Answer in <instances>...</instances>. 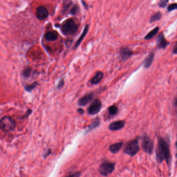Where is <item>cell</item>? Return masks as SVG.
Instances as JSON below:
<instances>
[{
	"label": "cell",
	"mask_w": 177,
	"mask_h": 177,
	"mask_svg": "<svg viewBox=\"0 0 177 177\" xmlns=\"http://www.w3.org/2000/svg\"><path fill=\"white\" fill-rule=\"evenodd\" d=\"M126 124V122L123 120H118L111 123L109 124L108 128L112 131H118L124 128Z\"/></svg>",
	"instance_id": "cell-9"
},
{
	"label": "cell",
	"mask_w": 177,
	"mask_h": 177,
	"mask_svg": "<svg viewBox=\"0 0 177 177\" xmlns=\"http://www.w3.org/2000/svg\"><path fill=\"white\" fill-rule=\"evenodd\" d=\"M51 150L49 149V150H48L45 153V155H44L45 158H46L47 156H48L49 154H51Z\"/></svg>",
	"instance_id": "cell-32"
},
{
	"label": "cell",
	"mask_w": 177,
	"mask_h": 177,
	"mask_svg": "<svg viewBox=\"0 0 177 177\" xmlns=\"http://www.w3.org/2000/svg\"><path fill=\"white\" fill-rule=\"evenodd\" d=\"M172 53L174 54V55L177 54V41L176 42V43L175 44V45H174V49H173V50H172Z\"/></svg>",
	"instance_id": "cell-31"
},
{
	"label": "cell",
	"mask_w": 177,
	"mask_h": 177,
	"mask_svg": "<svg viewBox=\"0 0 177 177\" xmlns=\"http://www.w3.org/2000/svg\"><path fill=\"white\" fill-rule=\"evenodd\" d=\"M89 25H85V28L83 29V32L82 33L81 35L79 37V38H78V39L77 40L76 44H75V46H74V49H77L78 48V47L80 45V44H81L82 41H83V39L85 38V36L87 34L88 31H89Z\"/></svg>",
	"instance_id": "cell-13"
},
{
	"label": "cell",
	"mask_w": 177,
	"mask_h": 177,
	"mask_svg": "<svg viewBox=\"0 0 177 177\" xmlns=\"http://www.w3.org/2000/svg\"><path fill=\"white\" fill-rule=\"evenodd\" d=\"M32 68L30 67H27L23 69L22 71V75L25 78H29L32 72Z\"/></svg>",
	"instance_id": "cell-24"
},
{
	"label": "cell",
	"mask_w": 177,
	"mask_h": 177,
	"mask_svg": "<svg viewBox=\"0 0 177 177\" xmlns=\"http://www.w3.org/2000/svg\"><path fill=\"white\" fill-rule=\"evenodd\" d=\"M159 29H160V28L158 27H155L153 30L151 31L149 33H148L147 35L144 37V39H151L154 36L156 35L157 33H158Z\"/></svg>",
	"instance_id": "cell-20"
},
{
	"label": "cell",
	"mask_w": 177,
	"mask_h": 177,
	"mask_svg": "<svg viewBox=\"0 0 177 177\" xmlns=\"http://www.w3.org/2000/svg\"><path fill=\"white\" fill-rule=\"evenodd\" d=\"M169 0H160L158 3V5L161 8L165 7L168 3Z\"/></svg>",
	"instance_id": "cell-26"
},
{
	"label": "cell",
	"mask_w": 177,
	"mask_h": 177,
	"mask_svg": "<svg viewBox=\"0 0 177 177\" xmlns=\"http://www.w3.org/2000/svg\"><path fill=\"white\" fill-rule=\"evenodd\" d=\"M162 17V14L160 12H157L151 17L150 19V23L154 22L156 21H158L161 19Z\"/></svg>",
	"instance_id": "cell-22"
},
{
	"label": "cell",
	"mask_w": 177,
	"mask_h": 177,
	"mask_svg": "<svg viewBox=\"0 0 177 177\" xmlns=\"http://www.w3.org/2000/svg\"><path fill=\"white\" fill-rule=\"evenodd\" d=\"M94 94L90 93L85 96H83L81 98H80L78 101V105L80 106H85L89 103L93 98Z\"/></svg>",
	"instance_id": "cell-10"
},
{
	"label": "cell",
	"mask_w": 177,
	"mask_h": 177,
	"mask_svg": "<svg viewBox=\"0 0 177 177\" xmlns=\"http://www.w3.org/2000/svg\"><path fill=\"white\" fill-rule=\"evenodd\" d=\"M82 4H83V5L85 6V8H86V9H87V4H86V3L85 2H84L83 1H82Z\"/></svg>",
	"instance_id": "cell-34"
},
{
	"label": "cell",
	"mask_w": 177,
	"mask_h": 177,
	"mask_svg": "<svg viewBox=\"0 0 177 177\" xmlns=\"http://www.w3.org/2000/svg\"><path fill=\"white\" fill-rule=\"evenodd\" d=\"M102 104L100 100L96 98L93 102L87 109V113L90 115H95L101 111Z\"/></svg>",
	"instance_id": "cell-6"
},
{
	"label": "cell",
	"mask_w": 177,
	"mask_h": 177,
	"mask_svg": "<svg viewBox=\"0 0 177 177\" xmlns=\"http://www.w3.org/2000/svg\"><path fill=\"white\" fill-rule=\"evenodd\" d=\"M74 5L71 0H63V13H65L67 12L69 8L71 10Z\"/></svg>",
	"instance_id": "cell-18"
},
{
	"label": "cell",
	"mask_w": 177,
	"mask_h": 177,
	"mask_svg": "<svg viewBox=\"0 0 177 177\" xmlns=\"http://www.w3.org/2000/svg\"><path fill=\"white\" fill-rule=\"evenodd\" d=\"M32 112V110L31 109H28L27 112V113L25 114V116L22 118H27L28 117L30 116V114H31Z\"/></svg>",
	"instance_id": "cell-30"
},
{
	"label": "cell",
	"mask_w": 177,
	"mask_h": 177,
	"mask_svg": "<svg viewBox=\"0 0 177 177\" xmlns=\"http://www.w3.org/2000/svg\"><path fill=\"white\" fill-rule=\"evenodd\" d=\"M177 9V3H173L170 5H169L167 8L168 11H171Z\"/></svg>",
	"instance_id": "cell-27"
},
{
	"label": "cell",
	"mask_w": 177,
	"mask_h": 177,
	"mask_svg": "<svg viewBox=\"0 0 177 177\" xmlns=\"http://www.w3.org/2000/svg\"><path fill=\"white\" fill-rule=\"evenodd\" d=\"M168 43L164 37L163 34L161 33L157 37V46L159 49H164L166 48Z\"/></svg>",
	"instance_id": "cell-12"
},
{
	"label": "cell",
	"mask_w": 177,
	"mask_h": 177,
	"mask_svg": "<svg viewBox=\"0 0 177 177\" xmlns=\"http://www.w3.org/2000/svg\"><path fill=\"white\" fill-rule=\"evenodd\" d=\"M78 112H79L80 114H82L84 113V110L83 109H81V108H79V109H78Z\"/></svg>",
	"instance_id": "cell-33"
},
{
	"label": "cell",
	"mask_w": 177,
	"mask_h": 177,
	"mask_svg": "<svg viewBox=\"0 0 177 177\" xmlns=\"http://www.w3.org/2000/svg\"><path fill=\"white\" fill-rule=\"evenodd\" d=\"M156 158L160 163H162L164 160L167 163L169 162L170 158L169 146L163 138H160L158 140V147L156 151Z\"/></svg>",
	"instance_id": "cell-1"
},
{
	"label": "cell",
	"mask_w": 177,
	"mask_h": 177,
	"mask_svg": "<svg viewBox=\"0 0 177 177\" xmlns=\"http://www.w3.org/2000/svg\"><path fill=\"white\" fill-rule=\"evenodd\" d=\"M142 147L145 152L151 154L153 150V143L149 137L145 136L143 137L142 142Z\"/></svg>",
	"instance_id": "cell-7"
},
{
	"label": "cell",
	"mask_w": 177,
	"mask_h": 177,
	"mask_svg": "<svg viewBox=\"0 0 177 177\" xmlns=\"http://www.w3.org/2000/svg\"><path fill=\"white\" fill-rule=\"evenodd\" d=\"M139 151V144L137 139H133L128 142L124 149V152L131 156H135Z\"/></svg>",
	"instance_id": "cell-4"
},
{
	"label": "cell",
	"mask_w": 177,
	"mask_h": 177,
	"mask_svg": "<svg viewBox=\"0 0 177 177\" xmlns=\"http://www.w3.org/2000/svg\"><path fill=\"white\" fill-rule=\"evenodd\" d=\"M78 11H79V7L76 4H74L69 11V14H71L73 15H75L78 13Z\"/></svg>",
	"instance_id": "cell-25"
},
{
	"label": "cell",
	"mask_w": 177,
	"mask_h": 177,
	"mask_svg": "<svg viewBox=\"0 0 177 177\" xmlns=\"http://www.w3.org/2000/svg\"><path fill=\"white\" fill-rule=\"evenodd\" d=\"M176 146H177V142L176 143Z\"/></svg>",
	"instance_id": "cell-35"
},
{
	"label": "cell",
	"mask_w": 177,
	"mask_h": 177,
	"mask_svg": "<svg viewBox=\"0 0 177 177\" xmlns=\"http://www.w3.org/2000/svg\"><path fill=\"white\" fill-rule=\"evenodd\" d=\"M119 53L122 60H126L131 57L133 54V52L128 47H122L120 49Z\"/></svg>",
	"instance_id": "cell-11"
},
{
	"label": "cell",
	"mask_w": 177,
	"mask_h": 177,
	"mask_svg": "<svg viewBox=\"0 0 177 177\" xmlns=\"http://www.w3.org/2000/svg\"><path fill=\"white\" fill-rule=\"evenodd\" d=\"M49 16V13L47 9L44 6L38 7L36 11V16L40 20H45Z\"/></svg>",
	"instance_id": "cell-8"
},
{
	"label": "cell",
	"mask_w": 177,
	"mask_h": 177,
	"mask_svg": "<svg viewBox=\"0 0 177 177\" xmlns=\"http://www.w3.org/2000/svg\"><path fill=\"white\" fill-rule=\"evenodd\" d=\"M16 128V122L10 116H4L0 119V129L5 132L14 131Z\"/></svg>",
	"instance_id": "cell-3"
},
{
	"label": "cell",
	"mask_w": 177,
	"mask_h": 177,
	"mask_svg": "<svg viewBox=\"0 0 177 177\" xmlns=\"http://www.w3.org/2000/svg\"><path fill=\"white\" fill-rule=\"evenodd\" d=\"M100 119L98 118H97L93 121V122L88 127V128L87 130V132H89L90 131H92L93 129L96 128L98 127V126H100Z\"/></svg>",
	"instance_id": "cell-19"
},
{
	"label": "cell",
	"mask_w": 177,
	"mask_h": 177,
	"mask_svg": "<svg viewBox=\"0 0 177 177\" xmlns=\"http://www.w3.org/2000/svg\"><path fill=\"white\" fill-rule=\"evenodd\" d=\"M104 73L102 71H98L95 76L91 80V83L93 85H97L99 83L103 78Z\"/></svg>",
	"instance_id": "cell-16"
},
{
	"label": "cell",
	"mask_w": 177,
	"mask_h": 177,
	"mask_svg": "<svg viewBox=\"0 0 177 177\" xmlns=\"http://www.w3.org/2000/svg\"><path fill=\"white\" fill-rule=\"evenodd\" d=\"M108 112L110 115L115 116L116 114H117L118 112V108L116 106L112 105V106L109 107V108L108 109Z\"/></svg>",
	"instance_id": "cell-23"
},
{
	"label": "cell",
	"mask_w": 177,
	"mask_h": 177,
	"mask_svg": "<svg viewBox=\"0 0 177 177\" xmlns=\"http://www.w3.org/2000/svg\"><path fill=\"white\" fill-rule=\"evenodd\" d=\"M154 57V54L151 53L148 55L144 61V67L146 68H149L151 65Z\"/></svg>",
	"instance_id": "cell-17"
},
{
	"label": "cell",
	"mask_w": 177,
	"mask_h": 177,
	"mask_svg": "<svg viewBox=\"0 0 177 177\" xmlns=\"http://www.w3.org/2000/svg\"><path fill=\"white\" fill-rule=\"evenodd\" d=\"M64 79H61L60 81L59 82V83H58V85H57V89H60L62 88L63 87V86H64Z\"/></svg>",
	"instance_id": "cell-28"
},
{
	"label": "cell",
	"mask_w": 177,
	"mask_h": 177,
	"mask_svg": "<svg viewBox=\"0 0 177 177\" xmlns=\"http://www.w3.org/2000/svg\"><path fill=\"white\" fill-rule=\"evenodd\" d=\"M115 168V163L110 162H105L102 164L100 168L99 172L100 174L104 176H107L111 174L114 171Z\"/></svg>",
	"instance_id": "cell-5"
},
{
	"label": "cell",
	"mask_w": 177,
	"mask_h": 177,
	"mask_svg": "<svg viewBox=\"0 0 177 177\" xmlns=\"http://www.w3.org/2000/svg\"><path fill=\"white\" fill-rule=\"evenodd\" d=\"M58 37V33L55 31H49L45 34V38L48 41H55Z\"/></svg>",
	"instance_id": "cell-15"
},
{
	"label": "cell",
	"mask_w": 177,
	"mask_h": 177,
	"mask_svg": "<svg viewBox=\"0 0 177 177\" xmlns=\"http://www.w3.org/2000/svg\"><path fill=\"white\" fill-rule=\"evenodd\" d=\"M81 175V173L80 172H76L73 174H69L65 177H79Z\"/></svg>",
	"instance_id": "cell-29"
},
{
	"label": "cell",
	"mask_w": 177,
	"mask_h": 177,
	"mask_svg": "<svg viewBox=\"0 0 177 177\" xmlns=\"http://www.w3.org/2000/svg\"><path fill=\"white\" fill-rule=\"evenodd\" d=\"M123 144V142H119L112 144L109 146V150L112 153L116 154L121 150V148L122 147Z\"/></svg>",
	"instance_id": "cell-14"
},
{
	"label": "cell",
	"mask_w": 177,
	"mask_h": 177,
	"mask_svg": "<svg viewBox=\"0 0 177 177\" xmlns=\"http://www.w3.org/2000/svg\"><path fill=\"white\" fill-rule=\"evenodd\" d=\"M78 29V25L73 19L66 20L61 25V30L63 34L65 35H73L76 34Z\"/></svg>",
	"instance_id": "cell-2"
},
{
	"label": "cell",
	"mask_w": 177,
	"mask_h": 177,
	"mask_svg": "<svg viewBox=\"0 0 177 177\" xmlns=\"http://www.w3.org/2000/svg\"><path fill=\"white\" fill-rule=\"evenodd\" d=\"M38 85L37 82H34L30 85H26L25 86V89L27 92H31Z\"/></svg>",
	"instance_id": "cell-21"
}]
</instances>
